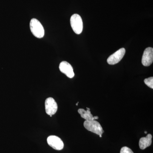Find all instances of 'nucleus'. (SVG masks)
Returning a JSON list of instances; mask_svg holds the SVG:
<instances>
[{
    "label": "nucleus",
    "mask_w": 153,
    "mask_h": 153,
    "mask_svg": "<svg viewBox=\"0 0 153 153\" xmlns=\"http://www.w3.org/2000/svg\"><path fill=\"white\" fill-rule=\"evenodd\" d=\"M30 28L31 32L36 38H41L44 37L45 34L44 27L37 19H31Z\"/></svg>",
    "instance_id": "obj_1"
},
{
    "label": "nucleus",
    "mask_w": 153,
    "mask_h": 153,
    "mask_svg": "<svg viewBox=\"0 0 153 153\" xmlns=\"http://www.w3.org/2000/svg\"><path fill=\"white\" fill-rule=\"evenodd\" d=\"M84 127L87 130L100 135L104 132L102 127L98 122L95 120H85L83 124Z\"/></svg>",
    "instance_id": "obj_2"
},
{
    "label": "nucleus",
    "mask_w": 153,
    "mask_h": 153,
    "mask_svg": "<svg viewBox=\"0 0 153 153\" xmlns=\"http://www.w3.org/2000/svg\"><path fill=\"white\" fill-rule=\"evenodd\" d=\"M71 28L74 33L77 35L81 34L83 30V23L82 18L78 14H74L70 19Z\"/></svg>",
    "instance_id": "obj_3"
},
{
    "label": "nucleus",
    "mask_w": 153,
    "mask_h": 153,
    "mask_svg": "<svg viewBox=\"0 0 153 153\" xmlns=\"http://www.w3.org/2000/svg\"><path fill=\"white\" fill-rule=\"evenodd\" d=\"M45 106L46 113L49 115L50 117L56 113L58 108L57 102L52 97H49L46 99Z\"/></svg>",
    "instance_id": "obj_4"
},
{
    "label": "nucleus",
    "mask_w": 153,
    "mask_h": 153,
    "mask_svg": "<svg viewBox=\"0 0 153 153\" xmlns=\"http://www.w3.org/2000/svg\"><path fill=\"white\" fill-rule=\"evenodd\" d=\"M47 141L49 146L56 150H61L64 147L63 141L56 136H50L47 138Z\"/></svg>",
    "instance_id": "obj_5"
},
{
    "label": "nucleus",
    "mask_w": 153,
    "mask_h": 153,
    "mask_svg": "<svg viewBox=\"0 0 153 153\" xmlns=\"http://www.w3.org/2000/svg\"><path fill=\"white\" fill-rule=\"evenodd\" d=\"M126 53V50L123 48L119 49L108 58L107 63L110 65H114L122 60Z\"/></svg>",
    "instance_id": "obj_6"
},
{
    "label": "nucleus",
    "mask_w": 153,
    "mask_h": 153,
    "mask_svg": "<svg viewBox=\"0 0 153 153\" xmlns=\"http://www.w3.org/2000/svg\"><path fill=\"white\" fill-rule=\"evenodd\" d=\"M153 61V49L148 47L145 49L143 54L142 63L145 66H150Z\"/></svg>",
    "instance_id": "obj_7"
},
{
    "label": "nucleus",
    "mask_w": 153,
    "mask_h": 153,
    "mask_svg": "<svg viewBox=\"0 0 153 153\" xmlns=\"http://www.w3.org/2000/svg\"><path fill=\"white\" fill-rule=\"evenodd\" d=\"M59 69L62 73L66 75L67 77L72 78L74 76L73 67L70 63L66 61H62L59 65Z\"/></svg>",
    "instance_id": "obj_8"
},
{
    "label": "nucleus",
    "mask_w": 153,
    "mask_h": 153,
    "mask_svg": "<svg viewBox=\"0 0 153 153\" xmlns=\"http://www.w3.org/2000/svg\"><path fill=\"white\" fill-rule=\"evenodd\" d=\"M152 136L151 134H148L146 137H142L140 140L139 146L140 149L142 150H144L146 148L150 146L152 144Z\"/></svg>",
    "instance_id": "obj_9"
},
{
    "label": "nucleus",
    "mask_w": 153,
    "mask_h": 153,
    "mask_svg": "<svg viewBox=\"0 0 153 153\" xmlns=\"http://www.w3.org/2000/svg\"><path fill=\"white\" fill-rule=\"evenodd\" d=\"M78 112L79 114L81 115L82 118L84 119L85 120H94V117L91 114L90 110L87 109L85 111L82 108H79L78 109Z\"/></svg>",
    "instance_id": "obj_10"
},
{
    "label": "nucleus",
    "mask_w": 153,
    "mask_h": 153,
    "mask_svg": "<svg viewBox=\"0 0 153 153\" xmlns=\"http://www.w3.org/2000/svg\"><path fill=\"white\" fill-rule=\"evenodd\" d=\"M144 82L149 87L153 89V77H150L149 78H146L144 79Z\"/></svg>",
    "instance_id": "obj_11"
},
{
    "label": "nucleus",
    "mask_w": 153,
    "mask_h": 153,
    "mask_svg": "<svg viewBox=\"0 0 153 153\" xmlns=\"http://www.w3.org/2000/svg\"><path fill=\"white\" fill-rule=\"evenodd\" d=\"M120 153H134V152L130 148L125 146L121 149Z\"/></svg>",
    "instance_id": "obj_12"
},
{
    "label": "nucleus",
    "mask_w": 153,
    "mask_h": 153,
    "mask_svg": "<svg viewBox=\"0 0 153 153\" xmlns=\"http://www.w3.org/2000/svg\"><path fill=\"white\" fill-rule=\"evenodd\" d=\"M78 103H79V102H77V103H76V105H78Z\"/></svg>",
    "instance_id": "obj_13"
},
{
    "label": "nucleus",
    "mask_w": 153,
    "mask_h": 153,
    "mask_svg": "<svg viewBox=\"0 0 153 153\" xmlns=\"http://www.w3.org/2000/svg\"><path fill=\"white\" fill-rule=\"evenodd\" d=\"M145 134H147V131H145Z\"/></svg>",
    "instance_id": "obj_14"
},
{
    "label": "nucleus",
    "mask_w": 153,
    "mask_h": 153,
    "mask_svg": "<svg viewBox=\"0 0 153 153\" xmlns=\"http://www.w3.org/2000/svg\"><path fill=\"white\" fill-rule=\"evenodd\" d=\"M100 136V137H102V135H99Z\"/></svg>",
    "instance_id": "obj_15"
}]
</instances>
